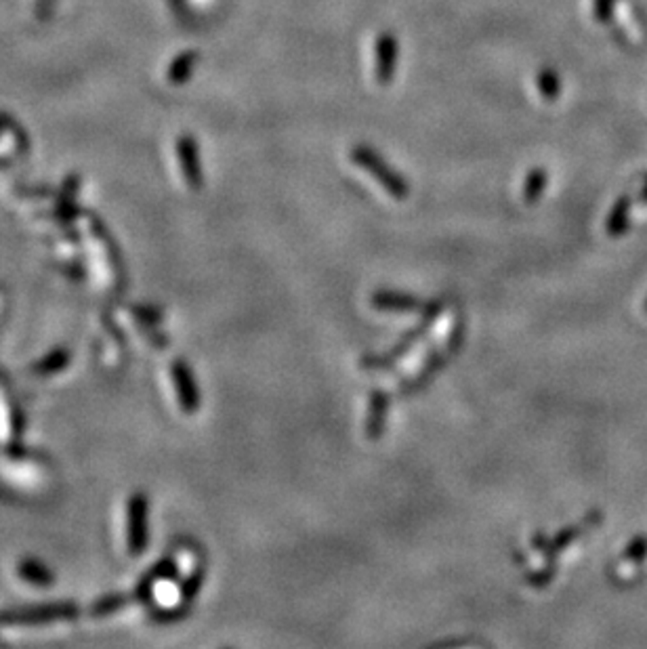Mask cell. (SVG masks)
Instances as JSON below:
<instances>
[{
    "instance_id": "cell-3",
    "label": "cell",
    "mask_w": 647,
    "mask_h": 649,
    "mask_svg": "<svg viewBox=\"0 0 647 649\" xmlns=\"http://www.w3.org/2000/svg\"><path fill=\"white\" fill-rule=\"evenodd\" d=\"M463 336H465V324L463 322H456V326H454V330L450 333V336H448L446 345L435 349V351L429 355V358L425 360V364H422V368L419 372L414 374L412 380H408V383H402L400 389L402 391H416V389H422L429 380H431L435 374H438L441 368L446 366V361L452 358L454 353L458 351V347L463 345Z\"/></svg>"
},
{
    "instance_id": "cell-2",
    "label": "cell",
    "mask_w": 647,
    "mask_h": 649,
    "mask_svg": "<svg viewBox=\"0 0 647 649\" xmlns=\"http://www.w3.org/2000/svg\"><path fill=\"white\" fill-rule=\"evenodd\" d=\"M351 160L356 162L358 166H362L366 173H370L391 198L395 200L408 198L410 187L406 183V179H403L395 168H391L387 162L383 160V156L377 154L375 149H370L368 146H356L351 152Z\"/></svg>"
},
{
    "instance_id": "cell-10",
    "label": "cell",
    "mask_w": 647,
    "mask_h": 649,
    "mask_svg": "<svg viewBox=\"0 0 647 649\" xmlns=\"http://www.w3.org/2000/svg\"><path fill=\"white\" fill-rule=\"evenodd\" d=\"M177 576H179V570H177L175 561L162 559L160 564H155L154 570L141 580L139 586H137V599H139V601H149V599H152L154 584L158 582V580H173Z\"/></svg>"
},
{
    "instance_id": "cell-7",
    "label": "cell",
    "mask_w": 647,
    "mask_h": 649,
    "mask_svg": "<svg viewBox=\"0 0 647 649\" xmlns=\"http://www.w3.org/2000/svg\"><path fill=\"white\" fill-rule=\"evenodd\" d=\"M397 39L394 34H381L377 40V80L381 84H389L397 70Z\"/></svg>"
},
{
    "instance_id": "cell-1",
    "label": "cell",
    "mask_w": 647,
    "mask_h": 649,
    "mask_svg": "<svg viewBox=\"0 0 647 649\" xmlns=\"http://www.w3.org/2000/svg\"><path fill=\"white\" fill-rule=\"evenodd\" d=\"M441 311H444V305H441L439 301H431V303H425V307H422V317L421 322L416 324V326L412 330H408L406 334L402 336V341L397 342V345L391 349L389 353L385 355H372V358H364L362 360V368H366V370H389V368H394V364L397 360H402L403 355L410 353L414 349L416 342H419L422 336H425L429 330H431V326L435 324V320L441 316Z\"/></svg>"
},
{
    "instance_id": "cell-18",
    "label": "cell",
    "mask_w": 647,
    "mask_h": 649,
    "mask_svg": "<svg viewBox=\"0 0 647 649\" xmlns=\"http://www.w3.org/2000/svg\"><path fill=\"white\" fill-rule=\"evenodd\" d=\"M202 580H204V570H196V572L190 573V578L185 580L183 586H182L183 601H194L198 591L202 589Z\"/></svg>"
},
{
    "instance_id": "cell-4",
    "label": "cell",
    "mask_w": 647,
    "mask_h": 649,
    "mask_svg": "<svg viewBox=\"0 0 647 649\" xmlns=\"http://www.w3.org/2000/svg\"><path fill=\"white\" fill-rule=\"evenodd\" d=\"M78 608L74 603H49V605H32V608H22L0 614V622L7 624H47L55 620H72L76 618Z\"/></svg>"
},
{
    "instance_id": "cell-14",
    "label": "cell",
    "mask_w": 647,
    "mask_h": 649,
    "mask_svg": "<svg viewBox=\"0 0 647 649\" xmlns=\"http://www.w3.org/2000/svg\"><path fill=\"white\" fill-rule=\"evenodd\" d=\"M549 185V173L545 168H534V171L526 177L524 183V200L526 202H538V198L543 196V191Z\"/></svg>"
},
{
    "instance_id": "cell-8",
    "label": "cell",
    "mask_w": 647,
    "mask_h": 649,
    "mask_svg": "<svg viewBox=\"0 0 647 649\" xmlns=\"http://www.w3.org/2000/svg\"><path fill=\"white\" fill-rule=\"evenodd\" d=\"M389 393L385 389H375L370 393L368 404V418H366V438L377 441L383 438L385 422H387L389 410Z\"/></svg>"
},
{
    "instance_id": "cell-12",
    "label": "cell",
    "mask_w": 647,
    "mask_h": 649,
    "mask_svg": "<svg viewBox=\"0 0 647 649\" xmlns=\"http://www.w3.org/2000/svg\"><path fill=\"white\" fill-rule=\"evenodd\" d=\"M70 358H72V353L67 351V349L58 347V349H53L51 353H47L42 360L34 361L32 372L40 374V377H49V374L61 372L67 364H70Z\"/></svg>"
},
{
    "instance_id": "cell-15",
    "label": "cell",
    "mask_w": 647,
    "mask_h": 649,
    "mask_svg": "<svg viewBox=\"0 0 647 649\" xmlns=\"http://www.w3.org/2000/svg\"><path fill=\"white\" fill-rule=\"evenodd\" d=\"M536 84H538L540 95H543L546 102H555V99L559 97V91H562V83H559V76L553 70H549V67L540 70L538 78H536Z\"/></svg>"
},
{
    "instance_id": "cell-9",
    "label": "cell",
    "mask_w": 647,
    "mask_h": 649,
    "mask_svg": "<svg viewBox=\"0 0 647 649\" xmlns=\"http://www.w3.org/2000/svg\"><path fill=\"white\" fill-rule=\"evenodd\" d=\"M372 307L381 311H395V314H408V311L422 309V305L414 295H406V292H395V290H378L370 298Z\"/></svg>"
},
{
    "instance_id": "cell-11",
    "label": "cell",
    "mask_w": 647,
    "mask_h": 649,
    "mask_svg": "<svg viewBox=\"0 0 647 649\" xmlns=\"http://www.w3.org/2000/svg\"><path fill=\"white\" fill-rule=\"evenodd\" d=\"M17 573H20V576L32 586H42V589H47V586L53 584V573L36 559L20 561V565H17Z\"/></svg>"
},
{
    "instance_id": "cell-19",
    "label": "cell",
    "mask_w": 647,
    "mask_h": 649,
    "mask_svg": "<svg viewBox=\"0 0 647 649\" xmlns=\"http://www.w3.org/2000/svg\"><path fill=\"white\" fill-rule=\"evenodd\" d=\"M553 576H555V565L546 564L540 572L530 573V576H527V582H530L532 586H536V589H545V586L551 582Z\"/></svg>"
},
{
    "instance_id": "cell-16",
    "label": "cell",
    "mask_w": 647,
    "mask_h": 649,
    "mask_svg": "<svg viewBox=\"0 0 647 649\" xmlns=\"http://www.w3.org/2000/svg\"><path fill=\"white\" fill-rule=\"evenodd\" d=\"M122 605H127V597L124 595H110V597H103L99 599V601L93 605V616L95 618H102V616H108L111 614V611L120 609Z\"/></svg>"
},
{
    "instance_id": "cell-5",
    "label": "cell",
    "mask_w": 647,
    "mask_h": 649,
    "mask_svg": "<svg viewBox=\"0 0 647 649\" xmlns=\"http://www.w3.org/2000/svg\"><path fill=\"white\" fill-rule=\"evenodd\" d=\"M147 515H149V504H147V496L143 492H137V494L130 496L129 501V534H127V542H129V553L133 557H139V555L146 553L147 547Z\"/></svg>"
},
{
    "instance_id": "cell-13",
    "label": "cell",
    "mask_w": 647,
    "mask_h": 649,
    "mask_svg": "<svg viewBox=\"0 0 647 649\" xmlns=\"http://www.w3.org/2000/svg\"><path fill=\"white\" fill-rule=\"evenodd\" d=\"M182 160H183V173L185 179L191 187H200L202 183V173H200V164H198V152H196V143L185 139L182 141Z\"/></svg>"
},
{
    "instance_id": "cell-17",
    "label": "cell",
    "mask_w": 647,
    "mask_h": 649,
    "mask_svg": "<svg viewBox=\"0 0 647 649\" xmlns=\"http://www.w3.org/2000/svg\"><path fill=\"white\" fill-rule=\"evenodd\" d=\"M626 212H628V202H626V200H620V202L616 204L612 217H609V223H607V232L609 234L618 236V234L625 232Z\"/></svg>"
},
{
    "instance_id": "cell-6",
    "label": "cell",
    "mask_w": 647,
    "mask_h": 649,
    "mask_svg": "<svg viewBox=\"0 0 647 649\" xmlns=\"http://www.w3.org/2000/svg\"><path fill=\"white\" fill-rule=\"evenodd\" d=\"M171 374L179 396V405H182L183 412H188V414H194V412L200 408V391H198V385L190 366L185 364L183 360H175L171 366Z\"/></svg>"
}]
</instances>
